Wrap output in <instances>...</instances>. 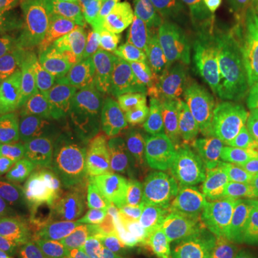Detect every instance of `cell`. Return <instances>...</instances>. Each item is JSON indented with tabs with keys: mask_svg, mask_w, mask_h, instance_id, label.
I'll list each match as a JSON object with an SVG mask.
<instances>
[{
	"mask_svg": "<svg viewBox=\"0 0 258 258\" xmlns=\"http://www.w3.org/2000/svg\"><path fill=\"white\" fill-rule=\"evenodd\" d=\"M47 52L33 76L35 93L62 101L76 93L91 72L99 46V30L89 0H42Z\"/></svg>",
	"mask_w": 258,
	"mask_h": 258,
	"instance_id": "1",
	"label": "cell"
},
{
	"mask_svg": "<svg viewBox=\"0 0 258 258\" xmlns=\"http://www.w3.org/2000/svg\"><path fill=\"white\" fill-rule=\"evenodd\" d=\"M205 207L203 185L189 172L157 179L138 227L148 258H200Z\"/></svg>",
	"mask_w": 258,
	"mask_h": 258,
	"instance_id": "2",
	"label": "cell"
},
{
	"mask_svg": "<svg viewBox=\"0 0 258 258\" xmlns=\"http://www.w3.org/2000/svg\"><path fill=\"white\" fill-rule=\"evenodd\" d=\"M155 181L135 168L109 166L91 191L106 238L119 240L138 230L145 195Z\"/></svg>",
	"mask_w": 258,
	"mask_h": 258,
	"instance_id": "3",
	"label": "cell"
},
{
	"mask_svg": "<svg viewBox=\"0 0 258 258\" xmlns=\"http://www.w3.org/2000/svg\"><path fill=\"white\" fill-rule=\"evenodd\" d=\"M232 112L198 96L185 111L189 132L188 169L203 186H220L224 147Z\"/></svg>",
	"mask_w": 258,
	"mask_h": 258,
	"instance_id": "4",
	"label": "cell"
},
{
	"mask_svg": "<svg viewBox=\"0 0 258 258\" xmlns=\"http://www.w3.org/2000/svg\"><path fill=\"white\" fill-rule=\"evenodd\" d=\"M189 132L184 115L159 120L148 128L128 154L112 158V165L144 171L155 179L189 172Z\"/></svg>",
	"mask_w": 258,
	"mask_h": 258,
	"instance_id": "5",
	"label": "cell"
},
{
	"mask_svg": "<svg viewBox=\"0 0 258 258\" xmlns=\"http://www.w3.org/2000/svg\"><path fill=\"white\" fill-rule=\"evenodd\" d=\"M42 155V139H37L0 168V232L37 217Z\"/></svg>",
	"mask_w": 258,
	"mask_h": 258,
	"instance_id": "6",
	"label": "cell"
},
{
	"mask_svg": "<svg viewBox=\"0 0 258 258\" xmlns=\"http://www.w3.org/2000/svg\"><path fill=\"white\" fill-rule=\"evenodd\" d=\"M72 113L71 106L59 99H50L42 128V189L37 217L53 203L56 197L76 182L66 137V122Z\"/></svg>",
	"mask_w": 258,
	"mask_h": 258,
	"instance_id": "7",
	"label": "cell"
},
{
	"mask_svg": "<svg viewBox=\"0 0 258 258\" xmlns=\"http://www.w3.org/2000/svg\"><path fill=\"white\" fill-rule=\"evenodd\" d=\"M76 119L83 132L112 158L128 154L145 132L123 105L103 91L78 106Z\"/></svg>",
	"mask_w": 258,
	"mask_h": 258,
	"instance_id": "8",
	"label": "cell"
},
{
	"mask_svg": "<svg viewBox=\"0 0 258 258\" xmlns=\"http://www.w3.org/2000/svg\"><path fill=\"white\" fill-rule=\"evenodd\" d=\"M174 68L166 53L154 52L137 68L113 79L103 89L120 105L138 102L154 115L157 120L164 119L168 101L174 83Z\"/></svg>",
	"mask_w": 258,
	"mask_h": 258,
	"instance_id": "9",
	"label": "cell"
},
{
	"mask_svg": "<svg viewBox=\"0 0 258 258\" xmlns=\"http://www.w3.org/2000/svg\"><path fill=\"white\" fill-rule=\"evenodd\" d=\"M155 50L147 42L120 32L99 30V46L86 81L76 92L78 106L95 98L122 74L137 68Z\"/></svg>",
	"mask_w": 258,
	"mask_h": 258,
	"instance_id": "10",
	"label": "cell"
},
{
	"mask_svg": "<svg viewBox=\"0 0 258 258\" xmlns=\"http://www.w3.org/2000/svg\"><path fill=\"white\" fill-rule=\"evenodd\" d=\"M203 258H251L255 244L237 205L222 195L207 203L201 227Z\"/></svg>",
	"mask_w": 258,
	"mask_h": 258,
	"instance_id": "11",
	"label": "cell"
},
{
	"mask_svg": "<svg viewBox=\"0 0 258 258\" xmlns=\"http://www.w3.org/2000/svg\"><path fill=\"white\" fill-rule=\"evenodd\" d=\"M98 30L109 29L147 42L157 52L168 53L171 40L157 5L129 3L123 0H89Z\"/></svg>",
	"mask_w": 258,
	"mask_h": 258,
	"instance_id": "12",
	"label": "cell"
},
{
	"mask_svg": "<svg viewBox=\"0 0 258 258\" xmlns=\"http://www.w3.org/2000/svg\"><path fill=\"white\" fill-rule=\"evenodd\" d=\"M258 53V6L235 5L205 46V57L240 68Z\"/></svg>",
	"mask_w": 258,
	"mask_h": 258,
	"instance_id": "13",
	"label": "cell"
},
{
	"mask_svg": "<svg viewBox=\"0 0 258 258\" xmlns=\"http://www.w3.org/2000/svg\"><path fill=\"white\" fill-rule=\"evenodd\" d=\"M220 186L232 195L258 186V125L234 112L224 147Z\"/></svg>",
	"mask_w": 258,
	"mask_h": 258,
	"instance_id": "14",
	"label": "cell"
},
{
	"mask_svg": "<svg viewBox=\"0 0 258 258\" xmlns=\"http://www.w3.org/2000/svg\"><path fill=\"white\" fill-rule=\"evenodd\" d=\"M42 217V232L63 230L79 232L93 238L105 237L101 215L92 192L78 181L59 194Z\"/></svg>",
	"mask_w": 258,
	"mask_h": 258,
	"instance_id": "15",
	"label": "cell"
},
{
	"mask_svg": "<svg viewBox=\"0 0 258 258\" xmlns=\"http://www.w3.org/2000/svg\"><path fill=\"white\" fill-rule=\"evenodd\" d=\"M50 99L37 93L0 115V168L40 139Z\"/></svg>",
	"mask_w": 258,
	"mask_h": 258,
	"instance_id": "16",
	"label": "cell"
},
{
	"mask_svg": "<svg viewBox=\"0 0 258 258\" xmlns=\"http://www.w3.org/2000/svg\"><path fill=\"white\" fill-rule=\"evenodd\" d=\"M66 137L75 179L82 186L92 191L95 184L109 169L112 157L83 132L74 112L69 115L66 122Z\"/></svg>",
	"mask_w": 258,
	"mask_h": 258,
	"instance_id": "17",
	"label": "cell"
},
{
	"mask_svg": "<svg viewBox=\"0 0 258 258\" xmlns=\"http://www.w3.org/2000/svg\"><path fill=\"white\" fill-rule=\"evenodd\" d=\"M47 52V39L26 19L0 20V66L10 68L37 59Z\"/></svg>",
	"mask_w": 258,
	"mask_h": 258,
	"instance_id": "18",
	"label": "cell"
},
{
	"mask_svg": "<svg viewBox=\"0 0 258 258\" xmlns=\"http://www.w3.org/2000/svg\"><path fill=\"white\" fill-rule=\"evenodd\" d=\"M96 240L74 231H43L39 240V258H109Z\"/></svg>",
	"mask_w": 258,
	"mask_h": 258,
	"instance_id": "19",
	"label": "cell"
},
{
	"mask_svg": "<svg viewBox=\"0 0 258 258\" xmlns=\"http://www.w3.org/2000/svg\"><path fill=\"white\" fill-rule=\"evenodd\" d=\"M200 96L217 105H228L235 96L241 71L204 57L200 62Z\"/></svg>",
	"mask_w": 258,
	"mask_h": 258,
	"instance_id": "20",
	"label": "cell"
},
{
	"mask_svg": "<svg viewBox=\"0 0 258 258\" xmlns=\"http://www.w3.org/2000/svg\"><path fill=\"white\" fill-rule=\"evenodd\" d=\"M210 0H184L165 19V29L172 45L179 47L184 55L191 49L194 36L201 20L205 5Z\"/></svg>",
	"mask_w": 258,
	"mask_h": 258,
	"instance_id": "21",
	"label": "cell"
},
{
	"mask_svg": "<svg viewBox=\"0 0 258 258\" xmlns=\"http://www.w3.org/2000/svg\"><path fill=\"white\" fill-rule=\"evenodd\" d=\"M200 96V64L192 60H186L178 64L172 91L168 101L165 115L166 118H172L176 115H184L185 111L192 105Z\"/></svg>",
	"mask_w": 258,
	"mask_h": 258,
	"instance_id": "22",
	"label": "cell"
},
{
	"mask_svg": "<svg viewBox=\"0 0 258 258\" xmlns=\"http://www.w3.org/2000/svg\"><path fill=\"white\" fill-rule=\"evenodd\" d=\"M238 0H210L203 10L201 20L194 36L192 45L189 52L185 55L186 60H192L200 63L205 57V46L212 36V33L220 28L224 19L230 13L231 9L237 5Z\"/></svg>",
	"mask_w": 258,
	"mask_h": 258,
	"instance_id": "23",
	"label": "cell"
},
{
	"mask_svg": "<svg viewBox=\"0 0 258 258\" xmlns=\"http://www.w3.org/2000/svg\"><path fill=\"white\" fill-rule=\"evenodd\" d=\"M0 258H39V240L30 225L0 232Z\"/></svg>",
	"mask_w": 258,
	"mask_h": 258,
	"instance_id": "24",
	"label": "cell"
},
{
	"mask_svg": "<svg viewBox=\"0 0 258 258\" xmlns=\"http://www.w3.org/2000/svg\"><path fill=\"white\" fill-rule=\"evenodd\" d=\"M35 93L33 78L18 69L0 74V115Z\"/></svg>",
	"mask_w": 258,
	"mask_h": 258,
	"instance_id": "25",
	"label": "cell"
},
{
	"mask_svg": "<svg viewBox=\"0 0 258 258\" xmlns=\"http://www.w3.org/2000/svg\"><path fill=\"white\" fill-rule=\"evenodd\" d=\"M231 112L258 125V85H251L237 93L228 103Z\"/></svg>",
	"mask_w": 258,
	"mask_h": 258,
	"instance_id": "26",
	"label": "cell"
},
{
	"mask_svg": "<svg viewBox=\"0 0 258 258\" xmlns=\"http://www.w3.org/2000/svg\"><path fill=\"white\" fill-rule=\"evenodd\" d=\"M42 0H0V20L13 22L26 19L37 8Z\"/></svg>",
	"mask_w": 258,
	"mask_h": 258,
	"instance_id": "27",
	"label": "cell"
},
{
	"mask_svg": "<svg viewBox=\"0 0 258 258\" xmlns=\"http://www.w3.org/2000/svg\"><path fill=\"white\" fill-rule=\"evenodd\" d=\"M235 205L240 211L242 220L248 225L258 221V186L242 189L234 195Z\"/></svg>",
	"mask_w": 258,
	"mask_h": 258,
	"instance_id": "28",
	"label": "cell"
},
{
	"mask_svg": "<svg viewBox=\"0 0 258 258\" xmlns=\"http://www.w3.org/2000/svg\"><path fill=\"white\" fill-rule=\"evenodd\" d=\"M182 2H184V0H157V6L158 9L161 10L164 19H165L166 16H168L171 12H174Z\"/></svg>",
	"mask_w": 258,
	"mask_h": 258,
	"instance_id": "29",
	"label": "cell"
},
{
	"mask_svg": "<svg viewBox=\"0 0 258 258\" xmlns=\"http://www.w3.org/2000/svg\"><path fill=\"white\" fill-rule=\"evenodd\" d=\"M249 231H251V237H252L254 244L258 247V221L254 222L252 225H249Z\"/></svg>",
	"mask_w": 258,
	"mask_h": 258,
	"instance_id": "30",
	"label": "cell"
},
{
	"mask_svg": "<svg viewBox=\"0 0 258 258\" xmlns=\"http://www.w3.org/2000/svg\"><path fill=\"white\" fill-rule=\"evenodd\" d=\"M129 3H141V5H157V0H123Z\"/></svg>",
	"mask_w": 258,
	"mask_h": 258,
	"instance_id": "31",
	"label": "cell"
},
{
	"mask_svg": "<svg viewBox=\"0 0 258 258\" xmlns=\"http://www.w3.org/2000/svg\"><path fill=\"white\" fill-rule=\"evenodd\" d=\"M254 79H255V81H254V83H255V85H258V60H257V66H255V76H254Z\"/></svg>",
	"mask_w": 258,
	"mask_h": 258,
	"instance_id": "32",
	"label": "cell"
}]
</instances>
